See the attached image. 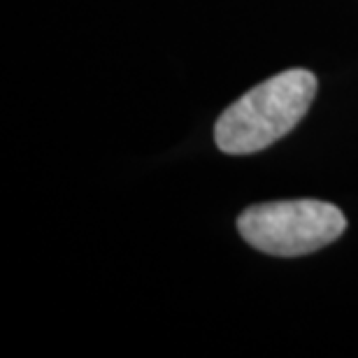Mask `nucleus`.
<instances>
[{"instance_id": "obj_1", "label": "nucleus", "mask_w": 358, "mask_h": 358, "mask_svg": "<svg viewBox=\"0 0 358 358\" xmlns=\"http://www.w3.org/2000/svg\"><path fill=\"white\" fill-rule=\"evenodd\" d=\"M317 96V77L291 68L249 89L221 114L214 126L217 147L226 154H254L268 149L298 126Z\"/></svg>"}, {"instance_id": "obj_2", "label": "nucleus", "mask_w": 358, "mask_h": 358, "mask_svg": "<svg viewBox=\"0 0 358 358\" xmlns=\"http://www.w3.org/2000/svg\"><path fill=\"white\" fill-rule=\"evenodd\" d=\"M238 231L259 252L305 256L338 240L347 231V219L340 207L324 200H277L242 212Z\"/></svg>"}]
</instances>
